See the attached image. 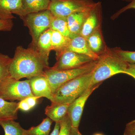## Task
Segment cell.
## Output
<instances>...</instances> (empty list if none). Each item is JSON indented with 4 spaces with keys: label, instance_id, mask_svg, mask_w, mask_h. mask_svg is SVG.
I'll return each mask as SVG.
<instances>
[{
    "label": "cell",
    "instance_id": "6da1fadb",
    "mask_svg": "<svg viewBox=\"0 0 135 135\" xmlns=\"http://www.w3.org/2000/svg\"><path fill=\"white\" fill-rule=\"evenodd\" d=\"M49 59L30 45L25 49L18 46L9 66L10 75L16 80L26 78L28 79L44 74L48 68Z\"/></svg>",
    "mask_w": 135,
    "mask_h": 135
},
{
    "label": "cell",
    "instance_id": "7a4b0ae2",
    "mask_svg": "<svg viewBox=\"0 0 135 135\" xmlns=\"http://www.w3.org/2000/svg\"><path fill=\"white\" fill-rule=\"evenodd\" d=\"M128 64L109 48L97 60L92 70L90 87L102 83L105 80L118 74H125Z\"/></svg>",
    "mask_w": 135,
    "mask_h": 135
},
{
    "label": "cell",
    "instance_id": "3957f363",
    "mask_svg": "<svg viewBox=\"0 0 135 135\" xmlns=\"http://www.w3.org/2000/svg\"><path fill=\"white\" fill-rule=\"evenodd\" d=\"M92 71L64 83L53 94L51 102L69 105L90 88Z\"/></svg>",
    "mask_w": 135,
    "mask_h": 135
},
{
    "label": "cell",
    "instance_id": "277c9868",
    "mask_svg": "<svg viewBox=\"0 0 135 135\" xmlns=\"http://www.w3.org/2000/svg\"><path fill=\"white\" fill-rule=\"evenodd\" d=\"M94 61L81 67L66 70H56L49 67L44 75L48 80L53 95L64 83L80 75L92 71L96 64Z\"/></svg>",
    "mask_w": 135,
    "mask_h": 135
},
{
    "label": "cell",
    "instance_id": "5b68a950",
    "mask_svg": "<svg viewBox=\"0 0 135 135\" xmlns=\"http://www.w3.org/2000/svg\"><path fill=\"white\" fill-rule=\"evenodd\" d=\"M33 96L29 79L20 81L9 75L0 84V98L7 101H21Z\"/></svg>",
    "mask_w": 135,
    "mask_h": 135
},
{
    "label": "cell",
    "instance_id": "8992f818",
    "mask_svg": "<svg viewBox=\"0 0 135 135\" xmlns=\"http://www.w3.org/2000/svg\"><path fill=\"white\" fill-rule=\"evenodd\" d=\"M53 16L50 11L47 9L20 17L25 26L29 29L32 38L31 45L35 47L42 34L50 29Z\"/></svg>",
    "mask_w": 135,
    "mask_h": 135
},
{
    "label": "cell",
    "instance_id": "52a82bcc",
    "mask_svg": "<svg viewBox=\"0 0 135 135\" xmlns=\"http://www.w3.org/2000/svg\"><path fill=\"white\" fill-rule=\"evenodd\" d=\"M96 3L93 0H51L49 9L55 16L66 18L75 12L90 9Z\"/></svg>",
    "mask_w": 135,
    "mask_h": 135
},
{
    "label": "cell",
    "instance_id": "ba28073f",
    "mask_svg": "<svg viewBox=\"0 0 135 135\" xmlns=\"http://www.w3.org/2000/svg\"><path fill=\"white\" fill-rule=\"evenodd\" d=\"M56 62L51 67L56 70H66L78 68L95 61L89 56L65 50L56 56Z\"/></svg>",
    "mask_w": 135,
    "mask_h": 135
},
{
    "label": "cell",
    "instance_id": "9c48e42d",
    "mask_svg": "<svg viewBox=\"0 0 135 135\" xmlns=\"http://www.w3.org/2000/svg\"><path fill=\"white\" fill-rule=\"evenodd\" d=\"M101 84L89 88L80 96L69 105L67 114L71 120L73 127L79 128L86 102L92 92Z\"/></svg>",
    "mask_w": 135,
    "mask_h": 135
},
{
    "label": "cell",
    "instance_id": "30bf717a",
    "mask_svg": "<svg viewBox=\"0 0 135 135\" xmlns=\"http://www.w3.org/2000/svg\"><path fill=\"white\" fill-rule=\"evenodd\" d=\"M102 21V5L98 2L90 10L83 25L80 35L86 38L94 31L101 27Z\"/></svg>",
    "mask_w": 135,
    "mask_h": 135
},
{
    "label": "cell",
    "instance_id": "8fae6325",
    "mask_svg": "<svg viewBox=\"0 0 135 135\" xmlns=\"http://www.w3.org/2000/svg\"><path fill=\"white\" fill-rule=\"evenodd\" d=\"M29 84L34 96L45 97L50 100L53 99V94L48 80L44 74L35 76L29 79Z\"/></svg>",
    "mask_w": 135,
    "mask_h": 135
},
{
    "label": "cell",
    "instance_id": "7c38bea8",
    "mask_svg": "<svg viewBox=\"0 0 135 135\" xmlns=\"http://www.w3.org/2000/svg\"><path fill=\"white\" fill-rule=\"evenodd\" d=\"M51 0H22V5L15 14L23 16L28 14L49 9Z\"/></svg>",
    "mask_w": 135,
    "mask_h": 135
},
{
    "label": "cell",
    "instance_id": "4fadbf2b",
    "mask_svg": "<svg viewBox=\"0 0 135 135\" xmlns=\"http://www.w3.org/2000/svg\"><path fill=\"white\" fill-rule=\"evenodd\" d=\"M66 50L86 55L91 57L95 61L98 60L100 57L93 53L90 49L86 39L80 35H75L71 39L70 44Z\"/></svg>",
    "mask_w": 135,
    "mask_h": 135
},
{
    "label": "cell",
    "instance_id": "5bb4252c",
    "mask_svg": "<svg viewBox=\"0 0 135 135\" xmlns=\"http://www.w3.org/2000/svg\"><path fill=\"white\" fill-rule=\"evenodd\" d=\"M86 39L90 49L99 57L105 53L109 48L104 40L101 27L94 31Z\"/></svg>",
    "mask_w": 135,
    "mask_h": 135
},
{
    "label": "cell",
    "instance_id": "9a60e30c",
    "mask_svg": "<svg viewBox=\"0 0 135 135\" xmlns=\"http://www.w3.org/2000/svg\"><path fill=\"white\" fill-rule=\"evenodd\" d=\"M92 8L88 10L75 12L66 17L68 28L73 36L80 35L83 25Z\"/></svg>",
    "mask_w": 135,
    "mask_h": 135
},
{
    "label": "cell",
    "instance_id": "2e32d148",
    "mask_svg": "<svg viewBox=\"0 0 135 135\" xmlns=\"http://www.w3.org/2000/svg\"><path fill=\"white\" fill-rule=\"evenodd\" d=\"M18 103L8 101L0 98V122L18 118Z\"/></svg>",
    "mask_w": 135,
    "mask_h": 135
},
{
    "label": "cell",
    "instance_id": "e0dca14e",
    "mask_svg": "<svg viewBox=\"0 0 135 135\" xmlns=\"http://www.w3.org/2000/svg\"><path fill=\"white\" fill-rule=\"evenodd\" d=\"M22 0H0V19L12 20L13 14L19 9Z\"/></svg>",
    "mask_w": 135,
    "mask_h": 135
},
{
    "label": "cell",
    "instance_id": "ac0fdd59",
    "mask_svg": "<svg viewBox=\"0 0 135 135\" xmlns=\"http://www.w3.org/2000/svg\"><path fill=\"white\" fill-rule=\"evenodd\" d=\"M69 105L51 102L45 109V114L51 120L55 122H60L67 114Z\"/></svg>",
    "mask_w": 135,
    "mask_h": 135
},
{
    "label": "cell",
    "instance_id": "d6986e66",
    "mask_svg": "<svg viewBox=\"0 0 135 135\" xmlns=\"http://www.w3.org/2000/svg\"><path fill=\"white\" fill-rule=\"evenodd\" d=\"M71 38L59 32L52 30L51 35V50L55 51L56 56L66 50L70 44Z\"/></svg>",
    "mask_w": 135,
    "mask_h": 135
},
{
    "label": "cell",
    "instance_id": "ffe728a7",
    "mask_svg": "<svg viewBox=\"0 0 135 135\" xmlns=\"http://www.w3.org/2000/svg\"><path fill=\"white\" fill-rule=\"evenodd\" d=\"M51 32L52 30L49 29L42 34L39 37L36 46L34 47L47 59H49V55L51 51Z\"/></svg>",
    "mask_w": 135,
    "mask_h": 135
},
{
    "label": "cell",
    "instance_id": "44dd1931",
    "mask_svg": "<svg viewBox=\"0 0 135 135\" xmlns=\"http://www.w3.org/2000/svg\"><path fill=\"white\" fill-rule=\"evenodd\" d=\"M0 126L4 129L5 135H26V130L15 120L2 121L0 122Z\"/></svg>",
    "mask_w": 135,
    "mask_h": 135
},
{
    "label": "cell",
    "instance_id": "7402d4cb",
    "mask_svg": "<svg viewBox=\"0 0 135 135\" xmlns=\"http://www.w3.org/2000/svg\"><path fill=\"white\" fill-rule=\"evenodd\" d=\"M50 29L59 32L64 36L71 39L74 36L70 33L66 18L54 16L51 21Z\"/></svg>",
    "mask_w": 135,
    "mask_h": 135
},
{
    "label": "cell",
    "instance_id": "603a6c76",
    "mask_svg": "<svg viewBox=\"0 0 135 135\" xmlns=\"http://www.w3.org/2000/svg\"><path fill=\"white\" fill-rule=\"evenodd\" d=\"M53 121L47 117L44 119L38 126L32 127L26 130V135H49L51 130V127Z\"/></svg>",
    "mask_w": 135,
    "mask_h": 135
},
{
    "label": "cell",
    "instance_id": "cb8c5ba5",
    "mask_svg": "<svg viewBox=\"0 0 135 135\" xmlns=\"http://www.w3.org/2000/svg\"><path fill=\"white\" fill-rule=\"evenodd\" d=\"M11 59L9 56L0 53V84L10 75L9 69Z\"/></svg>",
    "mask_w": 135,
    "mask_h": 135
},
{
    "label": "cell",
    "instance_id": "d4e9b609",
    "mask_svg": "<svg viewBox=\"0 0 135 135\" xmlns=\"http://www.w3.org/2000/svg\"><path fill=\"white\" fill-rule=\"evenodd\" d=\"M111 50L123 61L129 64H135V51L123 50L120 48L111 49Z\"/></svg>",
    "mask_w": 135,
    "mask_h": 135
},
{
    "label": "cell",
    "instance_id": "484cf974",
    "mask_svg": "<svg viewBox=\"0 0 135 135\" xmlns=\"http://www.w3.org/2000/svg\"><path fill=\"white\" fill-rule=\"evenodd\" d=\"M60 130L58 135H71L72 126L70 118L67 114L59 122Z\"/></svg>",
    "mask_w": 135,
    "mask_h": 135
},
{
    "label": "cell",
    "instance_id": "4316f807",
    "mask_svg": "<svg viewBox=\"0 0 135 135\" xmlns=\"http://www.w3.org/2000/svg\"><path fill=\"white\" fill-rule=\"evenodd\" d=\"M12 20L0 19V31H10L13 26Z\"/></svg>",
    "mask_w": 135,
    "mask_h": 135
},
{
    "label": "cell",
    "instance_id": "83f0119b",
    "mask_svg": "<svg viewBox=\"0 0 135 135\" xmlns=\"http://www.w3.org/2000/svg\"><path fill=\"white\" fill-rule=\"evenodd\" d=\"M130 2V3H129L128 5H126L124 7L121 9L119 10L118 11V12H116L114 15H113L111 17V18L113 20L116 19L122 13L125 12L127 10L129 9H135V0H131Z\"/></svg>",
    "mask_w": 135,
    "mask_h": 135
},
{
    "label": "cell",
    "instance_id": "f1b7e54d",
    "mask_svg": "<svg viewBox=\"0 0 135 135\" xmlns=\"http://www.w3.org/2000/svg\"><path fill=\"white\" fill-rule=\"evenodd\" d=\"M123 135H135V119L126 124Z\"/></svg>",
    "mask_w": 135,
    "mask_h": 135
},
{
    "label": "cell",
    "instance_id": "f546056e",
    "mask_svg": "<svg viewBox=\"0 0 135 135\" xmlns=\"http://www.w3.org/2000/svg\"><path fill=\"white\" fill-rule=\"evenodd\" d=\"M125 74L133 77L135 79V64L128 63Z\"/></svg>",
    "mask_w": 135,
    "mask_h": 135
},
{
    "label": "cell",
    "instance_id": "4dcf8cb0",
    "mask_svg": "<svg viewBox=\"0 0 135 135\" xmlns=\"http://www.w3.org/2000/svg\"><path fill=\"white\" fill-rule=\"evenodd\" d=\"M40 98L39 97L33 96L29 97L25 99L31 107V108L32 109L37 104V100Z\"/></svg>",
    "mask_w": 135,
    "mask_h": 135
},
{
    "label": "cell",
    "instance_id": "1f68e13d",
    "mask_svg": "<svg viewBox=\"0 0 135 135\" xmlns=\"http://www.w3.org/2000/svg\"><path fill=\"white\" fill-rule=\"evenodd\" d=\"M18 109H20L25 112H27L32 109L25 99L18 103Z\"/></svg>",
    "mask_w": 135,
    "mask_h": 135
},
{
    "label": "cell",
    "instance_id": "d6a6232c",
    "mask_svg": "<svg viewBox=\"0 0 135 135\" xmlns=\"http://www.w3.org/2000/svg\"><path fill=\"white\" fill-rule=\"evenodd\" d=\"M60 128V125L59 122H56L54 129L50 135H58Z\"/></svg>",
    "mask_w": 135,
    "mask_h": 135
},
{
    "label": "cell",
    "instance_id": "836d02e7",
    "mask_svg": "<svg viewBox=\"0 0 135 135\" xmlns=\"http://www.w3.org/2000/svg\"><path fill=\"white\" fill-rule=\"evenodd\" d=\"M71 135H82L79 131V128H72Z\"/></svg>",
    "mask_w": 135,
    "mask_h": 135
},
{
    "label": "cell",
    "instance_id": "e575fe53",
    "mask_svg": "<svg viewBox=\"0 0 135 135\" xmlns=\"http://www.w3.org/2000/svg\"><path fill=\"white\" fill-rule=\"evenodd\" d=\"M103 135L102 134H100V133H97V134H95V135Z\"/></svg>",
    "mask_w": 135,
    "mask_h": 135
},
{
    "label": "cell",
    "instance_id": "d590c367",
    "mask_svg": "<svg viewBox=\"0 0 135 135\" xmlns=\"http://www.w3.org/2000/svg\"><path fill=\"white\" fill-rule=\"evenodd\" d=\"M123 1H124L131 2V0H123Z\"/></svg>",
    "mask_w": 135,
    "mask_h": 135
}]
</instances>
